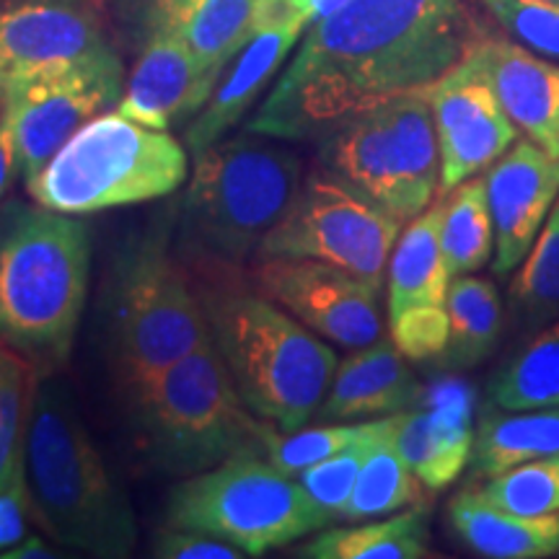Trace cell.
<instances>
[{"mask_svg":"<svg viewBox=\"0 0 559 559\" xmlns=\"http://www.w3.org/2000/svg\"><path fill=\"white\" fill-rule=\"evenodd\" d=\"M479 39L464 0H347L309 26L247 130L321 140L394 96L428 88Z\"/></svg>","mask_w":559,"mask_h":559,"instance_id":"cell-1","label":"cell"},{"mask_svg":"<svg viewBox=\"0 0 559 559\" xmlns=\"http://www.w3.org/2000/svg\"><path fill=\"white\" fill-rule=\"evenodd\" d=\"M86 223L45 205H0V342L39 376L58 373L73 353L88 298Z\"/></svg>","mask_w":559,"mask_h":559,"instance_id":"cell-2","label":"cell"},{"mask_svg":"<svg viewBox=\"0 0 559 559\" xmlns=\"http://www.w3.org/2000/svg\"><path fill=\"white\" fill-rule=\"evenodd\" d=\"M24 481L32 515L62 547L104 559L135 549L138 523L128 495L111 479L58 373L39 376L34 391Z\"/></svg>","mask_w":559,"mask_h":559,"instance_id":"cell-3","label":"cell"},{"mask_svg":"<svg viewBox=\"0 0 559 559\" xmlns=\"http://www.w3.org/2000/svg\"><path fill=\"white\" fill-rule=\"evenodd\" d=\"M200 304L249 409L280 432L309 425L332 386L334 349L267 296L213 288L200 293Z\"/></svg>","mask_w":559,"mask_h":559,"instance_id":"cell-4","label":"cell"},{"mask_svg":"<svg viewBox=\"0 0 559 559\" xmlns=\"http://www.w3.org/2000/svg\"><path fill=\"white\" fill-rule=\"evenodd\" d=\"M171 223L158 215L128 236L109 264L104 326L130 400L171 362L213 342L200 296L174 260Z\"/></svg>","mask_w":559,"mask_h":559,"instance_id":"cell-5","label":"cell"},{"mask_svg":"<svg viewBox=\"0 0 559 559\" xmlns=\"http://www.w3.org/2000/svg\"><path fill=\"white\" fill-rule=\"evenodd\" d=\"M145 456L177 477L207 472L239 453H267L275 425L249 409L215 342L160 370L130 400Z\"/></svg>","mask_w":559,"mask_h":559,"instance_id":"cell-6","label":"cell"},{"mask_svg":"<svg viewBox=\"0 0 559 559\" xmlns=\"http://www.w3.org/2000/svg\"><path fill=\"white\" fill-rule=\"evenodd\" d=\"M194 156L177 213L181 247L210 262L243 264L296 200L300 158L257 132L218 140Z\"/></svg>","mask_w":559,"mask_h":559,"instance_id":"cell-7","label":"cell"},{"mask_svg":"<svg viewBox=\"0 0 559 559\" xmlns=\"http://www.w3.org/2000/svg\"><path fill=\"white\" fill-rule=\"evenodd\" d=\"M187 179V151L169 130L132 122L120 111L83 124L26 179L39 205L68 215L166 198Z\"/></svg>","mask_w":559,"mask_h":559,"instance_id":"cell-8","label":"cell"},{"mask_svg":"<svg viewBox=\"0 0 559 559\" xmlns=\"http://www.w3.org/2000/svg\"><path fill=\"white\" fill-rule=\"evenodd\" d=\"M169 526L215 536L247 557L332 526V515L262 453H239L174 487Z\"/></svg>","mask_w":559,"mask_h":559,"instance_id":"cell-9","label":"cell"},{"mask_svg":"<svg viewBox=\"0 0 559 559\" xmlns=\"http://www.w3.org/2000/svg\"><path fill=\"white\" fill-rule=\"evenodd\" d=\"M319 164L396 218H417L440 187L438 132L425 88L342 122L319 140Z\"/></svg>","mask_w":559,"mask_h":559,"instance_id":"cell-10","label":"cell"},{"mask_svg":"<svg viewBox=\"0 0 559 559\" xmlns=\"http://www.w3.org/2000/svg\"><path fill=\"white\" fill-rule=\"evenodd\" d=\"M402 218L334 177L313 171L304 179L288 213L264 236L257 260H319L383 285V272L400 239Z\"/></svg>","mask_w":559,"mask_h":559,"instance_id":"cell-11","label":"cell"},{"mask_svg":"<svg viewBox=\"0 0 559 559\" xmlns=\"http://www.w3.org/2000/svg\"><path fill=\"white\" fill-rule=\"evenodd\" d=\"M122 60L109 45L45 66L5 91L0 117L16 138L19 171L32 179L83 124L117 107L124 94Z\"/></svg>","mask_w":559,"mask_h":559,"instance_id":"cell-12","label":"cell"},{"mask_svg":"<svg viewBox=\"0 0 559 559\" xmlns=\"http://www.w3.org/2000/svg\"><path fill=\"white\" fill-rule=\"evenodd\" d=\"M425 94L438 132L440 194L489 169L521 135L502 107L479 41Z\"/></svg>","mask_w":559,"mask_h":559,"instance_id":"cell-13","label":"cell"},{"mask_svg":"<svg viewBox=\"0 0 559 559\" xmlns=\"http://www.w3.org/2000/svg\"><path fill=\"white\" fill-rule=\"evenodd\" d=\"M257 285L300 324L342 347L360 349L383 337L379 285L330 262L264 260Z\"/></svg>","mask_w":559,"mask_h":559,"instance_id":"cell-14","label":"cell"},{"mask_svg":"<svg viewBox=\"0 0 559 559\" xmlns=\"http://www.w3.org/2000/svg\"><path fill=\"white\" fill-rule=\"evenodd\" d=\"M104 45L99 0H0V104L24 75Z\"/></svg>","mask_w":559,"mask_h":559,"instance_id":"cell-15","label":"cell"},{"mask_svg":"<svg viewBox=\"0 0 559 559\" xmlns=\"http://www.w3.org/2000/svg\"><path fill=\"white\" fill-rule=\"evenodd\" d=\"M487 200L495 228V275L523 262L559 198V156L531 140H515L487 171Z\"/></svg>","mask_w":559,"mask_h":559,"instance_id":"cell-16","label":"cell"},{"mask_svg":"<svg viewBox=\"0 0 559 559\" xmlns=\"http://www.w3.org/2000/svg\"><path fill=\"white\" fill-rule=\"evenodd\" d=\"M143 52L132 68L117 111L153 130L200 115L218 86L223 70L207 66L185 41L164 32L140 34Z\"/></svg>","mask_w":559,"mask_h":559,"instance_id":"cell-17","label":"cell"},{"mask_svg":"<svg viewBox=\"0 0 559 559\" xmlns=\"http://www.w3.org/2000/svg\"><path fill=\"white\" fill-rule=\"evenodd\" d=\"M425 409L400 412L394 445L423 487L440 492L466 469L474 451V391L445 379L425 391Z\"/></svg>","mask_w":559,"mask_h":559,"instance_id":"cell-18","label":"cell"},{"mask_svg":"<svg viewBox=\"0 0 559 559\" xmlns=\"http://www.w3.org/2000/svg\"><path fill=\"white\" fill-rule=\"evenodd\" d=\"M306 32L309 26L300 16H277L251 24V39L236 55L234 66L223 70L210 102L187 128V148L192 153L205 151L239 124Z\"/></svg>","mask_w":559,"mask_h":559,"instance_id":"cell-19","label":"cell"},{"mask_svg":"<svg viewBox=\"0 0 559 559\" xmlns=\"http://www.w3.org/2000/svg\"><path fill=\"white\" fill-rule=\"evenodd\" d=\"M479 50L510 120L531 143L559 156V62L498 37H481Z\"/></svg>","mask_w":559,"mask_h":559,"instance_id":"cell-20","label":"cell"},{"mask_svg":"<svg viewBox=\"0 0 559 559\" xmlns=\"http://www.w3.org/2000/svg\"><path fill=\"white\" fill-rule=\"evenodd\" d=\"M425 400L415 373L391 340L360 347L334 370L332 386L319 407L321 423L396 415L417 409Z\"/></svg>","mask_w":559,"mask_h":559,"instance_id":"cell-21","label":"cell"},{"mask_svg":"<svg viewBox=\"0 0 559 559\" xmlns=\"http://www.w3.org/2000/svg\"><path fill=\"white\" fill-rule=\"evenodd\" d=\"M257 0H135L140 34L164 32L207 66L226 70L251 39Z\"/></svg>","mask_w":559,"mask_h":559,"instance_id":"cell-22","label":"cell"},{"mask_svg":"<svg viewBox=\"0 0 559 559\" xmlns=\"http://www.w3.org/2000/svg\"><path fill=\"white\" fill-rule=\"evenodd\" d=\"M453 531L489 559H544L559 555V513L521 515L464 489L449 508Z\"/></svg>","mask_w":559,"mask_h":559,"instance_id":"cell-23","label":"cell"},{"mask_svg":"<svg viewBox=\"0 0 559 559\" xmlns=\"http://www.w3.org/2000/svg\"><path fill=\"white\" fill-rule=\"evenodd\" d=\"M443 207L445 200L425 207L394 243L389 260V319L412 306H445L453 275L440 239Z\"/></svg>","mask_w":559,"mask_h":559,"instance_id":"cell-24","label":"cell"},{"mask_svg":"<svg viewBox=\"0 0 559 559\" xmlns=\"http://www.w3.org/2000/svg\"><path fill=\"white\" fill-rule=\"evenodd\" d=\"M559 453V407L508 412L489 407L481 412L474 432L472 466L481 479Z\"/></svg>","mask_w":559,"mask_h":559,"instance_id":"cell-25","label":"cell"},{"mask_svg":"<svg viewBox=\"0 0 559 559\" xmlns=\"http://www.w3.org/2000/svg\"><path fill=\"white\" fill-rule=\"evenodd\" d=\"M306 559H423L428 549V513L407 510L394 519L353 528H326L298 551Z\"/></svg>","mask_w":559,"mask_h":559,"instance_id":"cell-26","label":"cell"},{"mask_svg":"<svg viewBox=\"0 0 559 559\" xmlns=\"http://www.w3.org/2000/svg\"><path fill=\"white\" fill-rule=\"evenodd\" d=\"M445 311L451 334L449 347L438 360L451 370H469L487 360L502 330V306L495 285L474 275L453 277Z\"/></svg>","mask_w":559,"mask_h":559,"instance_id":"cell-27","label":"cell"},{"mask_svg":"<svg viewBox=\"0 0 559 559\" xmlns=\"http://www.w3.org/2000/svg\"><path fill=\"white\" fill-rule=\"evenodd\" d=\"M487 404L508 412L559 407V321L539 330L500 368Z\"/></svg>","mask_w":559,"mask_h":559,"instance_id":"cell-28","label":"cell"},{"mask_svg":"<svg viewBox=\"0 0 559 559\" xmlns=\"http://www.w3.org/2000/svg\"><path fill=\"white\" fill-rule=\"evenodd\" d=\"M39 373L24 355L0 342V492L26 495L24 449Z\"/></svg>","mask_w":559,"mask_h":559,"instance_id":"cell-29","label":"cell"},{"mask_svg":"<svg viewBox=\"0 0 559 559\" xmlns=\"http://www.w3.org/2000/svg\"><path fill=\"white\" fill-rule=\"evenodd\" d=\"M510 313L523 332L559 321V198L510 283Z\"/></svg>","mask_w":559,"mask_h":559,"instance_id":"cell-30","label":"cell"},{"mask_svg":"<svg viewBox=\"0 0 559 559\" xmlns=\"http://www.w3.org/2000/svg\"><path fill=\"white\" fill-rule=\"evenodd\" d=\"M443 207V254L453 277L472 275L492 260L495 228L489 213L487 181L472 177L445 194Z\"/></svg>","mask_w":559,"mask_h":559,"instance_id":"cell-31","label":"cell"},{"mask_svg":"<svg viewBox=\"0 0 559 559\" xmlns=\"http://www.w3.org/2000/svg\"><path fill=\"white\" fill-rule=\"evenodd\" d=\"M419 487H423V481L400 456L394 445V432H391L362 461L358 481H355L342 519L360 521L394 513V510L407 508L419 500Z\"/></svg>","mask_w":559,"mask_h":559,"instance_id":"cell-32","label":"cell"},{"mask_svg":"<svg viewBox=\"0 0 559 559\" xmlns=\"http://www.w3.org/2000/svg\"><path fill=\"white\" fill-rule=\"evenodd\" d=\"M396 415H386L383 419H370L366 423L362 436L355 440L353 445H347L345 451L334 453V456L319 461V464L309 466L298 474V481L304 485L306 492L319 502L332 519H342L345 513L349 495H353L355 481H358L362 461L368 459V453L381 443L383 438L391 436L396 428Z\"/></svg>","mask_w":559,"mask_h":559,"instance_id":"cell-33","label":"cell"},{"mask_svg":"<svg viewBox=\"0 0 559 559\" xmlns=\"http://www.w3.org/2000/svg\"><path fill=\"white\" fill-rule=\"evenodd\" d=\"M477 492L495 506L521 515L559 513V453L526 461L489 477Z\"/></svg>","mask_w":559,"mask_h":559,"instance_id":"cell-34","label":"cell"},{"mask_svg":"<svg viewBox=\"0 0 559 559\" xmlns=\"http://www.w3.org/2000/svg\"><path fill=\"white\" fill-rule=\"evenodd\" d=\"M513 41L559 62V0H479Z\"/></svg>","mask_w":559,"mask_h":559,"instance_id":"cell-35","label":"cell"},{"mask_svg":"<svg viewBox=\"0 0 559 559\" xmlns=\"http://www.w3.org/2000/svg\"><path fill=\"white\" fill-rule=\"evenodd\" d=\"M366 423L362 425H326V428H311V430H296L275 436L270 443L267 459L277 466L280 472L288 477H298L300 472L309 466L319 464V461L334 456V453L345 451L355 440L362 436Z\"/></svg>","mask_w":559,"mask_h":559,"instance_id":"cell-36","label":"cell"},{"mask_svg":"<svg viewBox=\"0 0 559 559\" xmlns=\"http://www.w3.org/2000/svg\"><path fill=\"white\" fill-rule=\"evenodd\" d=\"M451 321L445 306H412L391 319V342L409 360L440 358L449 347Z\"/></svg>","mask_w":559,"mask_h":559,"instance_id":"cell-37","label":"cell"},{"mask_svg":"<svg viewBox=\"0 0 559 559\" xmlns=\"http://www.w3.org/2000/svg\"><path fill=\"white\" fill-rule=\"evenodd\" d=\"M153 555L160 559H239L247 557L234 544L215 539V536L202 534L192 528L169 526L160 531V536L153 544Z\"/></svg>","mask_w":559,"mask_h":559,"instance_id":"cell-38","label":"cell"},{"mask_svg":"<svg viewBox=\"0 0 559 559\" xmlns=\"http://www.w3.org/2000/svg\"><path fill=\"white\" fill-rule=\"evenodd\" d=\"M32 515V502L24 495L0 492V549L26 539V519Z\"/></svg>","mask_w":559,"mask_h":559,"instance_id":"cell-39","label":"cell"},{"mask_svg":"<svg viewBox=\"0 0 559 559\" xmlns=\"http://www.w3.org/2000/svg\"><path fill=\"white\" fill-rule=\"evenodd\" d=\"M19 171V153H16V138L9 128V122L0 117V200L11 190L13 179Z\"/></svg>","mask_w":559,"mask_h":559,"instance_id":"cell-40","label":"cell"},{"mask_svg":"<svg viewBox=\"0 0 559 559\" xmlns=\"http://www.w3.org/2000/svg\"><path fill=\"white\" fill-rule=\"evenodd\" d=\"M309 5L311 0H257L254 3V21L277 19V16H300L309 26Z\"/></svg>","mask_w":559,"mask_h":559,"instance_id":"cell-41","label":"cell"},{"mask_svg":"<svg viewBox=\"0 0 559 559\" xmlns=\"http://www.w3.org/2000/svg\"><path fill=\"white\" fill-rule=\"evenodd\" d=\"M55 555H58V551L47 547L39 536H29V539L13 544V547L0 551V557L3 559H45V557H55Z\"/></svg>","mask_w":559,"mask_h":559,"instance_id":"cell-42","label":"cell"}]
</instances>
